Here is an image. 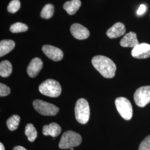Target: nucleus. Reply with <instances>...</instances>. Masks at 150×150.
Instances as JSON below:
<instances>
[{
  "label": "nucleus",
  "mask_w": 150,
  "mask_h": 150,
  "mask_svg": "<svg viewBox=\"0 0 150 150\" xmlns=\"http://www.w3.org/2000/svg\"><path fill=\"white\" fill-rule=\"evenodd\" d=\"M75 117L81 124H86L88 122L90 110L88 103L84 98H80L76 102L75 107Z\"/></svg>",
  "instance_id": "nucleus-2"
},
{
  "label": "nucleus",
  "mask_w": 150,
  "mask_h": 150,
  "mask_svg": "<svg viewBox=\"0 0 150 150\" xmlns=\"http://www.w3.org/2000/svg\"><path fill=\"white\" fill-rule=\"evenodd\" d=\"M25 133L27 137L28 140L30 142H33L38 137L36 129L31 123H28L26 125Z\"/></svg>",
  "instance_id": "nucleus-18"
},
{
  "label": "nucleus",
  "mask_w": 150,
  "mask_h": 150,
  "mask_svg": "<svg viewBox=\"0 0 150 150\" xmlns=\"http://www.w3.org/2000/svg\"><path fill=\"white\" fill-rule=\"evenodd\" d=\"M115 105L121 116L125 120H129L132 117L133 110L132 105L129 100L121 97L115 100Z\"/></svg>",
  "instance_id": "nucleus-5"
},
{
  "label": "nucleus",
  "mask_w": 150,
  "mask_h": 150,
  "mask_svg": "<svg viewBox=\"0 0 150 150\" xmlns=\"http://www.w3.org/2000/svg\"><path fill=\"white\" fill-rule=\"evenodd\" d=\"M10 30L12 33L26 32L28 30V26L23 23L17 22L11 25Z\"/></svg>",
  "instance_id": "nucleus-21"
},
{
  "label": "nucleus",
  "mask_w": 150,
  "mask_h": 150,
  "mask_svg": "<svg viewBox=\"0 0 150 150\" xmlns=\"http://www.w3.org/2000/svg\"><path fill=\"white\" fill-rule=\"evenodd\" d=\"M139 150H150V135L147 136L140 144Z\"/></svg>",
  "instance_id": "nucleus-23"
},
{
  "label": "nucleus",
  "mask_w": 150,
  "mask_h": 150,
  "mask_svg": "<svg viewBox=\"0 0 150 150\" xmlns=\"http://www.w3.org/2000/svg\"><path fill=\"white\" fill-rule=\"evenodd\" d=\"M13 150H27L25 148V147H22V146H16V147H15L14 148H13Z\"/></svg>",
  "instance_id": "nucleus-26"
},
{
  "label": "nucleus",
  "mask_w": 150,
  "mask_h": 150,
  "mask_svg": "<svg viewBox=\"0 0 150 150\" xmlns=\"http://www.w3.org/2000/svg\"><path fill=\"white\" fill-rule=\"evenodd\" d=\"M33 106L37 112L44 116H55L59 111V107L40 100H35Z\"/></svg>",
  "instance_id": "nucleus-6"
},
{
  "label": "nucleus",
  "mask_w": 150,
  "mask_h": 150,
  "mask_svg": "<svg viewBox=\"0 0 150 150\" xmlns=\"http://www.w3.org/2000/svg\"><path fill=\"white\" fill-rule=\"evenodd\" d=\"M92 64L104 77L111 79L115 76L116 66L110 59L104 56H96L93 57Z\"/></svg>",
  "instance_id": "nucleus-1"
},
{
  "label": "nucleus",
  "mask_w": 150,
  "mask_h": 150,
  "mask_svg": "<svg viewBox=\"0 0 150 150\" xmlns=\"http://www.w3.org/2000/svg\"><path fill=\"white\" fill-rule=\"evenodd\" d=\"M70 150H74V148H71V149H70Z\"/></svg>",
  "instance_id": "nucleus-28"
},
{
  "label": "nucleus",
  "mask_w": 150,
  "mask_h": 150,
  "mask_svg": "<svg viewBox=\"0 0 150 150\" xmlns=\"http://www.w3.org/2000/svg\"><path fill=\"white\" fill-rule=\"evenodd\" d=\"M12 66L11 62L7 60L3 61L0 64V75L2 77H7L11 75Z\"/></svg>",
  "instance_id": "nucleus-17"
},
{
  "label": "nucleus",
  "mask_w": 150,
  "mask_h": 150,
  "mask_svg": "<svg viewBox=\"0 0 150 150\" xmlns=\"http://www.w3.org/2000/svg\"><path fill=\"white\" fill-rule=\"evenodd\" d=\"M70 31L72 36L77 40H85L90 36L88 30L79 23L73 24L71 26Z\"/></svg>",
  "instance_id": "nucleus-10"
},
{
  "label": "nucleus",
  "mask_w": 150,
  "mask_h": 150,
  "mask_svg": "<svg viewBox=\"0 0 150 150\" xmlns=\"http://www.w3.org/2000/svg\"><path fill=\"white\" fill-rule=\"evenodd\" d=\"M54 13V6L52 4H47L43 7L41 12V16L43 18L49 19L52 17Z\"/></svg>",
  "instance_id": "nucleus-20"
},
{
  "label": "nucleus",
  "mask_w": 150,
  "mask_h": 150,
  "mask_svg": "<svg viewBox=\"0 0 150 150\" xmlns=\"http://www.w3.org/2000/svg\"><path fill=\"white\" fill-rule=\"evenodd\" d=\"M43 62L38 57H35L31 60L27 67V74L31 77H35L42 69Z\"/></svg>",
  "instance_id": "nucleus-11"
},
{
  "label": "nucleus",
  "mask_w": 150,
  "mask_h": 150,
  "mask_svg": "<svg viewBox=\"0 0 150 150\" xmlns=\"http://www.w3.org/2000/svg\"><path fill=\"white\" fill-rule=\"evenodd\" d=\"M133 57L139 59H144L150 57V45L146 43H139L131 51Z\"/></svg>",
  "instance_id": "nucleus-8"
},
{
  "label": "nucleus",
  "mask_w": 150,
  "mask_h": 150,
  "mask_svg": "<svg viewBox=\"0 0 150 150\" xmlns=\"http://www.w3.org/2000/svg\"><path fill=\"white\" fill-rule=\"evenodd\" d=\"M11 90L9 87L4 83H0V96L1 97L6 96L10 93Z\"/></svg>",
  "instance_id": "nucleus-24"
},
{
  "label": "nucleus",
  "mask_w": 150,
  "mask_h": 150,
  "mask_svg": "<svg viewBox=\"0 0 150 150\" xmlns=\"http://www.w3.org/2000/svg\"><path fill=\"white\" fill-rule=\"evenodd\" d=\"M146 10V7L145 5H141L139 6V8L137 11V14L138 15H142V14L144 13Z\"/></svg>",
  "instance_id": "nucleus-25"
},
{
  "label": "nucleus",
  "mask_w": 150,
  "mask_h": 150,
  "mask_svg": "<svg viewBox=\"0 0 150 150\" xmlns=\"http://www.w3.org/2000/svg\"><path fill=\"white\" fill-rule=\"evenodd\" d=\"M20 122V117L19 116L14 115L8 118L6 122L8 129L11 131H15L18 128Z\"/></svg>",
  "instance_id": "nucleus-19"
},
{
  "label": "nucleus",
  "mask_w": 150,
  "mask_h": 150,
  "mask_svg": "<svg viewBox=\"0 0 150 150\" xmlns=\"http://www.w3.org/2000/svg\"><path fill=\"white\" fill-rule=\"evenodd\" d=\"M39 91L43 95L50 97H57L61 95V87L57 81L48 79L40 85Z\"/></svg>",
  "instance_id": "nucleus-4"
},
{
  "label": "nucleus",
  "mask_w": 150,
  "mask_h": 150,
  "mask_svg": "<svg viewBox=\"0 0 150 150\" xmlns=\"http://www.w3.org/2000/svg\"><path fill=\"white\" fill-rule=\"evenodd\" d=\"M81 6L80 0H71L64 3V8L70 15H74L78 11Z\"/></svg>",
  "instance_id": "nucleus-15"
},
{
  "label": "nucleus",
  "mask_w": 150,
  "mask_h": 150,
  "mask_svg": "<svg viewBox=\"0 0 150 150\" xmlns=\"http://www.w3.org/2000/svg\"><path fill=\"white\" fill-rule=\"evenodd\" d=\"M42 51L50 59L54 61H59L63 59L64 53L61 50L51 45H44Z\"/></svg>",
  "instance_id": "nucleus-9"
},
{
  "label": "nucleus",
  "mask_w": 150,
  "mask_h": 150,
  "mask_svg": "<svg viewBox=\"0 0 150 150\" xmlns=\"http://www.w3.org/2000/svg\"><path fill=\"white\" fill-rule=\"evenodd\" d=\"M134 101L140 107H145L150 102V86H142L134 93Z\"/></svg>",
  "instance_id": "nucleus-7"
},
{
  "label": "nucleus",
  "mask_w": 150,
  "mask_h": 150,
  "mask_svg": "<svg viewBox=\"0 0 150 150\" xmlns=\"http://www.w3.org/2000/svg\"><path fill=\"white\" fill-rule=\"evenodd\" d=\"M0 150H5V147L2 143H0Z\"/></svg>",
  "instance_id": "nucleus-27"
},
{
  "label": "nucleus",
  "mask_w": 150,
  "mask_h": 150,
  "mask_svg": "<svg viewBox=\"0 0 150 150\" xmlns=\"http://www.w3.org/2000/svg\"><path fill=\"white\" fill-rule=\"evenodd\" d=\"M61 132V128L57 123L55 122L45 125L42 129V133L45 136H51L53 137L58 136Z\"/></svg>",
  "instance_id": "nucleus-14"
},
{
  "label": "nucleus",
  "mask_w": 150,
  "mask_h": 150,
  "mask_svg": "<svg viewBox=\"0 0 150 150\" xmlns=\"http://www.w3.org/2000/svg\"><path fill=\"white\" fill-rule=\"evenodd\" d=\"M139 44L137 35L134 32H129L126 34L120 41V45L123 47L134 48Z\"/></svg>",
  "instance_id": "nucleus-12"
},
{
  "label": "nucleus",
  "mask_w": 150,
  "mask_h": 150,
  "mask_svg": "<svg viewBox=\"0 0 150 150\" xmlns=\"http://www.w3.org/2000/svg\"><path fill=\"white\" fill-rule=\"evenodd\" d=\"M81 142L80 134L73 131H67L62 134L59 146L61 149H70L79 146Z\"/></svg>",
  "instance_id": "nucleus-3"
},
{
  "label": "nucleus",
  "mask_w": 150,
  "mask_h": 150,
  "mask_svg": "<svg viewBox=\"0 0 150 150\" xmlns=\"http://www.w3.org/2000/svg\"><path fill=\"white\" fill-rule=\"evenodd\" d=\"M125 32L126 28L124 24L121 22H117L107 30L106 35L110 38H116L122 36Z\"/></svg>",
  "instance_id": "nucleus-13"
},
{
  "label": "nucleus",
  "mask_w": 150,
  "mask_h": 150,
  "mask_svg": "<svg viewBox=\"0 0 150 150\" xmlns=\"http://www.w3.org/2000/svg\"><path fill=\"white\" fill-rule=\"evenodd\" d=\"M21 7V3L19 0H12L7 6V10L10 13H16L19 10Z\"/></svg>",
  "instance_id": "nucleus-22"
},
{
  "label": "nucleus",
  "mask_w": 150,
  "mask_h": 150,
  "mask_svg": "<svg viewBox=\"0 0 150 150\" xmlns=\"http://www.w3.org/2000/svg\"><path fill=\"white\" fill-rule=\"evenodd\" d=\"M15 43L11 40H4L0 42V56L2 57L8 54L15 48Z\"/></svg>",
  "instance_id": "nucleus-16"
}]
</instances>
